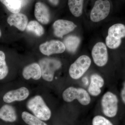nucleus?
Segmentation results:
<instances>
[{"instance_id": "1", "label": "nucleus", "mask_w": 125, "mask_h": 125, "mask_svg": "<svg viewBox=\"0 0 125 125\" xmlns=\"http://www.w3.org/2000/svg\"><path fill=\"white\" fill-rule=\"evenodd\" d=\"M27 107L42 120H48L51 116V110L40 96H36L30 99L27 103Z\"/></svg>"}, {"instance_id": "2", "label": "nucleus", "mask_w": 125, "mask_h": 125, "mask_svg": "<svg viewBox=\"0 0 125 125\" xmlns=\"http://www.w3.org/2000/svg\"><path fill=\"white\" fill-rule=\"evenodd\" d=\"M62 96L63 100L67 102H71L77 99L81 105H87L91 102L89 94L82 88L69 87L63 92Z\"/></svg>"}, {"instance_id": "3", "label": "nucleus", "mask_w": 125, "mask_h": 125, "mask_svg": "<svg viewBox=\"0 0 125 125\" xmlns=\"http://www.w3.org/2000/svg\"><path fill=\"white\" fill-rule=\"evenodd\" d=\"M91 64V59L88 56H80L71 65L69 70L70 76L74 79H80L88 70Z\"/></svg>"}, {"instance_id": "4", "label": "nucleus", "mask_w": 125, "mask_h": 125, "mask_svg": "<svg viewBox=\"0 0 125 125\" xmlns=\"http://www.w3.org/2000/svg\"><path fill=\"white\" fill-rule=\"evenodd\" d=\"M118 99L115 94L108 92L103 96L101 105L103 113L108 117H114L118 111Z\"/></svg>"}, {"instance_id": "5", "label": "nucleus", "mask_w": 125, "mask_h": 125, "mask_svg": "<svg viewBox=\"0 0 125 125\" xmlns=\"http://www.w3.org/2000/svg\"><path fill=\"white\" fill-rule=\"evenodd\" d=\"M39 65L43 78L51 82L53 80L55 72L61 67V63L56 59L45 58L40 61Z\"/></svg>"}, {"instance_id": "6", "label": "nucleus", "mask_w": 125, "mask_h": 125, "mask_svg": "<svg viewBox=\"0 0 125 125\" xmlns=\"http://www.w3.org/2000/svg\"><path fill=\"white\" fill-rule=\"evenodd\" d=\"M110 8V3L107 0H97L91 11L90 19L95 22L103 20L109 14Z\"/></svg>"}, {"instance_id": "7", "label": "nucleus", "mask_w": 125, "mask_h": 125, "mask_svg": "<svg viewBox=\"0 0 125 125\" xmlns=\"http://www.w3.org/2000/svg\"><path fill=\"white\" fill-rule=\"evenodd\" d=\"M92 54L94 62L98 66L102 67L107 63V50L104 43L99 42L96 43L92 49Z\"/></svg>"}, {"instance_id": "8", "label": "nucleus", "mask_w": 125, "mask_h": 125, "mask_svg": "<svg viewBox=\"0 0 125 125\" xmlns=\"http://www.w3.org/2000/svg\"><path fill=\"white\" fill-rule=\"evenodd\" d=\"M65 47L63 42L56 40H52L41 44L39 46L42 54L49 56L52 54H60L64 52Z\"/></svg>"}, {"instance_id": "9", "label": "nucleus", "mask_w": 125, "mask_h": 125, "mask_svg": "<svg viewBox=\"0 0 125 125\" xmlns=\"http://www.w3.org/2000/svg\"><path fill=\"white\" fill-rule=\"evenodd\" d=\"M76 27V25L72 21L64 20L56 21L53 25L54 34L61 38L73 31Z\"/></svg>"}, {"instance_id": "10", "label": "nucleus", "mask_w": 125, "mask_h": 125, "mask_svg": "<svg viewBox=\"0 0 125 125\" xmlns=\"http://www.w3.org/2000/svg\"><path fill=\"white\" fill-rule=\"evenodd\" d=\"M29 92L26 87H22L7 92L3 97L5 102L10 103L15 101H23L29 96Z\"/></svg>"}, {"instance_id": "11", "label": "nucleus", "mask_w": 125, "mask_h": 125, "mask_svg": "<svg viewBox=\"0 0 125 125\" xmlns=\"http://www.w3.org/2000/svg\"><path fill=\"white\" fill-rule=\"evenodd\" d=\"M7 21L10 26H15L21 31L26 29L28 24L27 16L20 13L11 14L8 17Z\"/></svg>"}, {"instance_id": "12", "label": "nucleus", "mask_w": 125, "mask_h": 125, "mask_svg": "<svg viewBox=\"0 0 125 125\" xmlns=\"http://www.w3.org/2000/svg\"><path fill=\"white\" fill-rule=\"evenodd\" d=\"M104 81L102 77L97 74H92L90 77V82L88 91L93 96L99 95L101 92V88L104 86Z\"/></svg>"}, {"instance_id": "13", "label": "nucleus", "mask_w": 125, "mask_h": 125, "mask_svg": "<svg viewBox=\"0 0 125 125\" xmlns=\"http://www.w3.org/2000/svg\"><path fill=\"white\" fill-rule=\"evenodd\" d=\"M34 15L37 19L43 24H47L50 19L49 9L46 6L41 2H38L35 5Z\"/></svg>"}, {"instance_id": "14", "label": "nucleus", "mask_w": 125, "mask_h": 125, "mask_svg": "<svg viewBox=\"0 0 125 125\" xmlns=\"http://www.w3.org/2000/svg\"><path fill=\"white\" fill-rule=\"evenodd\" d=\"M22 74L25 79L32 78L35 80H38L42 76L40 65L37 63H34L27 66L24 69Z\"/></svg>"}, {"instance_id": "15", "label": "nucleus", "mask_w": 125, "mask_h": 125, "mask_svg": "<svg viewBox=\"0 0 125 125\" xmlns=\"http://www.w3.org/2000/svg\"><path fill=\"white\" fill-rule=\"evenodd\" d=\"M0 118L6 122L15 121L17 119L15 109L10 105H4L0 109Z\"/></svg>"}, {"instance_id": "16", "label": "nucleus", "mask_w": 125, "mask_h": 125, "mask_svg": "<svg viewBox=\"0 0 125 125\" xmlns=\"http://www.w3.org/2000/svg\"><path fill=\"white\" fill-rule=\"evenodd\" d=\"M84 0H69L68 5L72 14L79 17L83 13Z\"/></svg>"}, {"instance_id": "17", "label": "nucleus", "mask_w": 125, "mask_h": 125, "mask_svg": "<svg viewBox=\"0 0 125 125\" xmlns=\"http://www.w3.org/2000/svg\"><path fill=\"white\" fill-rule=\"evenodd\" d=\"M64 42L65 48L68 51L74 52L80 45V40L77 36H71L65 39Z\"/></svg>"}, {"instance_id": "18", "label": "nucleus", "mask_w": 125, "mask_h": 125, "mask_svg": "<svg viewBox=\"0 0 125 125\" xmlns=\"http://www.w3.org/2000/svg\"><path fill=\"white\" fill-rule=\"evenodd\" d=\"M108 35L116 38L121 39L125 37V26L122 24L113 25L109 28Z\"/></svg>"}, {"instance_id": "19", "label": "nucleus", "mask_w": 125, "mask_h": 125, "mask_svg": "<svg viewBox=\"0 0 125 125\" xmlns=\"http://www.w3.org/2000/svg\"><path fill=\"white\" fill-rule=\"evenodd\" d=\"M8 10L13 14L19 13L22 7L20 0H0Z\"/></svg>"}, {"instance_id": "20", "label": "nucleus", "mask_w": 125, "mask_h": 125, "mask_svg": "<svg viewBox=\"0 0 125 125\" xmlns=\"http://www.w3.org/2000/svg\"><path fill=\"white\" fill-rule=\"evenodd\" d=\"M22 117L24 122L29 125H47L42 120L28 112H23Z\"/></svg>"}, {"instance_id": "21", "label": "nucleus", "mask_w": 125, "mask_h": 125, "mask_svg": "<svg viewBox=\"0 0 125 125\" xmlns=\"http://www.w3.org/2000/svg\"><path fill=\"white\" fill-rule=\"evenodd\" d=\"M27 31L33 32L37 36H41L43 34L44 30L43 27L37 21H32L27 25Z\"/></svg>"}, {"instance_id": "22", "label": "nucleus", "mask_w": 125, "mask_h": 125, "mask_svg": "<svg viewBox=\"0 0 125 125\" xmlns=\"http://www.w3.org/2000/svg\"><path fill=\"white\" fill-rule=\"evenodd\" d=\"M9 69L5 61V55L0 51V80L5 78L8 74Z\"/></svg>"}, {"instance_id": "23", "label": "nucleus", "mask_w": 125, "mask_h": 125, "mask_svg": "<svg viewBox=\"0 0 125 125\" xmlns=\"http://www.w3.org/2000/svg\"><path fill=\"white\" fill-rule=\"evenodd\" d=\"M121 39L116 38L113 36L108 35L106 39L107 46L110 49H114L118 48L121 45Z\"/></svg>"}, {"instance_id": "24", "label": "nucleus", "mask_w": 125, "mask_h": 125, "mask_svg": "<svg viewBox=\"0 0 125 125\" xmlns=\"http://www.w3.org/2000/svg\"><path fill=\"white\" fill-rule=\"evenodd\" d=\"M93 125H114L107 118L101 115L94 117L92 121Z\"/></svg>"}, {"instance_id": "25", "label": "nucleus", "mask_w": 125, "mask_h": 125, "mask_svg": "<svg viewBox=\"0 0 125 125\" xmlns=\"http://www.w3.org/2000/svg\"><path fill=\"white\" fill-rule=\"evenodd\" d=\"M121 96L122 101L125 104V81L123 83V88L121 92Z\"/></svg>"}, {"instance_id": "26", "label": "nucleus", "mask_w": 125, "mask_h": 125, "mask_svg": "<svg viewBox=\"0 0 125 125\" xmlns=\"http://www.w3.org/2000/svg\"><path fill=\"white\" fill-rule=\"evenodd\" d=\"M49 2L54 5H57L59 3V0H49Z\"/></svg>"}, {"instance_id": "27", "label": "nucleus", "mask_w": 125, "mask_h": 125, "mask_svg": "<svg viewBox=\"0 0 125 125\" xmlns=\"http://www.w3.org/2000/svg\"><path fill=\"white\" fill-rule=\"evenodd\" d=\"M1 32L0 30V37L1 36Z\"/></svg>"}]
</instances>
